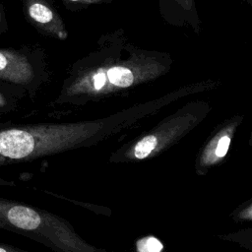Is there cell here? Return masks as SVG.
<instances>
[{
    "label": "cell",
    "mask_w": 252,
    "mask_h": 252,
    "mask_svg": "<svg viewBox=\"0 0 252 252\" xmlns=\"http://www.w3.org/2000/svg\"><path fill=\"white\" fill-rule=\"evenodd\" d=\"M0 228L40 242L54 252H107L86 242L64 219L5 198H0Z\"/></svg>",
    "instance_id": "obj_1"
},
{
    "label": "cell",
    "mask_w": 252,
    "mask_h": 252,
    "mask_svg": "<svg viewBox=\"0 0 252 252\" xmlns=\"http://www.w3.org/2000/svg\"><path fill=\"white\" fill-rule=\"evenodd\" d=\"M135 116H117L99 121L74 124H39L44 157L80 147L92 146L129 127Z\"/></svg>",
    "instance_id": "obj_2"
},
{
    "label": "cell",
    "mask_w": 252,
    "mask_h": 252,
    "mask_svg": "<svg viewBox=\"0 0 252 252\" xmlns=\"http://www.w3.org/2000/svg\"><path fill=\"white\" fill-rule=\"evenodd\" d=\"M197 119L189 117H178L173 120L166 121L152 130L149 133L136 140L128 147H123L120 151L115 153L112 160H131L144 159L159 154L166 147L174 144L181 139L185 134L192 130L197 124Z\"/></svg>",
    "instance_id": "obj_3"
},
{
    "label": "cell",
    "mask_w": 252,
    "mask_h": 252,
    "mask_svg": "<svg viewBox=\"0 0 252 252\" xmlns=\"http://www.w3.org/2000/svg\"><path fill=\"white\" fill-rule=\"evenodd\" d=\"M32 76L28 62L20 55L0 50V78L17 84L27 83Z\"/></svg>",
    "instance_id": "obj_4"
},
{
    "label": "cell",
    "mask_w": 252,
    "mask_h": 252,
    "mask_svg": "<svg viewBox=\"0 0 252 252\" xmlns=\"http://www.w3.org/2000/svg\"><path fill=\"white\" fill-rule=\"evenodd\" d=\"M107 78L109 82L120 88L130 87L134 82L132 72L124 67H112L107 71Z\"/></svg>",
    "instance_id": "obj_5"
},
{
    "label": "cell",
    "mask_w": 252,
    "mask_h": 252,
    "mask_svg": "<svg viewBox=\"0 0 252 252\" xmlns=\"http://www.w3.org/2000/svg\"><path fill=\"white\" fill-rule=\"evenodd\" d=\"M29 14L35 22L40 24L49 23L53 18L51 10L47 6L38 2L33 3L29 7Z\"/></svg>",
    "instance_id": "obj_6"
},
{
    "label": "cell",
    "mask_w": 252,
    "mask_h": 252,
    "mask_svg": "<svg viewBox=\"0 0 252 252\" xmlns=\"http://www.w3.org/2000/svg\"><path fill=\"white\" fill-rule=\"evenodd\" d=\"M137 247L139 252H160L163 246L158 239L149 236L139 240Z\"/></svg>",
    "instance_id": "obj_7"
},
{
    "label": "cell",
    "mask_w": 252,
    "mask_h": 252,
    "mask_svg": "<svg viewBox=\"0 0 252 252\" xmlns=\"http://www.w3.org/2000/svg\"><path fill=\"white\" fill-rule=\"evenodd\" d=\"M230 143V138L227 135H222L217 142L215 155L217 158H222L226 155Z\"/></svg>",
    "instance_id": "obj_8"
},
{
    "label": "cell",
    "mask_w": 252,
    "mask_h": 252,
    "mask_svg": "<svg viewBox=\"0 0 252 252\" xmlns=\"http://www.w3.org/2000/svg\"><path fill=\"white\" fill-rule=\"evenodd\" d=\"M105 80H106V77L102 72H98L97 74H95L94 77V90H96V91L101 90L103 88L104 84H105Z\"/></svg>",
    "instance_id": "obj_9"
},
{
    "label": "cell",
    "mask_w": 252,
    "mask_h": 252,
    "mask_svg": "<svg viewBox=\"0 0 252 252\" xmlns=\"http://www.w3.org/2000/svg\"><path fill=\"white\" fill-rule=\"evenodd\" d=\"M0 252H33V251L24 250L22 248L14 246V245H10V244H7V243L0 242Z\"/></svg>",
    "instance_id": "obj_10"
},
{
    "label": "cell",
    "mask_w": 252,
    "mask_h": 252,
    "mask_svg": "<svg viewBox=\"0 0 252 252\" xmlns=\"http://www.w3.org/2000/svg\"><path fill=\"white\" fill-rule=\"evenodd\" d=\"M8 106V100L6 97L0 93V110H4Z\"/></svg>",
    "instance_id": "obj_11"
},
{
    "label": "cell",
    "mask_w": 252,
    "mask_h": 252,
    "mask_svg": "<svg viewBox=\"0 0 252 252\" xmlns=\"http://www.w3.org/2000/svg\"><path fill=\"white\" fill-rule=\"evenodd\" d=\"M10 125H12V124L9 123V122H0V128L7 127V126H10Z\"/></svg>",
    "instance_id": "obj_12"
},
{
    "label": "cell",
    "mask_w": 252,
    "mask_h": 252,
    "mask_svg": "<svg viewBox=\"0 0 252 252\" xmlns=\"http://www.w3.org/2000/svg\"><path fill=\"white\" fill-rule=\"evenodd\" d=\"M72 1H76V0H72Z\"/></svg>",
    "instance_id": "obj_13"
}]
</instances>
